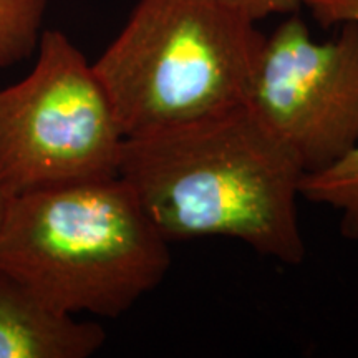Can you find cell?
Wrapping results in <instances>:
<instances>
[{
    "label": "cell",
    "mask_w": 358,
    "mask_h": 358,
    "mask_svg": "<svg viewBox=\"0 0 358 358\" xmlns=\"http://www.w3.org/2000/svg\"><path fill=\"white\" fill-rule=\"evenodd\" d=\"M124 136L93 64L60 30H43L37 62L0 90V194L118 176Z\"/></svg>",
    "instance_id": "cell-4"
},
{
    "label": "cell",
    "mask_w": 358,
    "mask_h": 358,
    "mask_svg": "<svg viewBox=\"0 0 358 358\" xmlns=\"http://www.w3.org/2000/svg\"><path fill=\"white\" fill-rule=\"evenodd\" d=\"M47 0H0V69L17 65L37 52Z\"/></svg>",
    "instance_id": "cell-8"
},
{
    "label": "cell",
    "mask_w": 358,
    "mask_h": 358,
    "mask_svg": "<svg viewBox=\"0 0 358 358\" xmlns=\"http://www.w3.org/2000/svg\"><path fill=\"white\" fill-rule=\"evenodd\" d=\"M169 266V243L120 176L7 201L0 271L58 312L120 317Z\"/></svg>",
    "instance_id": "cell-2"
},
{
    "label": "cell",
    "mask_w": 358,
    "mask_h": 358,
    "mask_svg": "<svg viewBox=\"0 0 358 358\" xmlns=\"http://www.w3.org/2000/svg\"><path fill=\"white\" fill-rule=\"evenodd\" d=\"M118 176L168 243L232 237L280 262L306 257L303 171L248 101L128 136Z\"/></svg>",
    "instance_id": "cell-1"
},
{
    "label": "cell",
    "mask_w": 358,
    "mask_h": 358,
    "mask_svg": "<svg viewBox=\"0 0 358 358\" xmlns=\"http://www.w3.org/2000/svg\"><path fill=\"white\" fill-rule=\"evenodd\" d=\"M105 340L95 322L55 310L0 271V358H88Z\"/></svg>",
    "instance_id": "cell-6"
},
{
    "label": "cell",
    "mask_w": 358,
    "mask_h": 358,
    "mask_svg": "<svg viewBox=\"0 0 358 358\" xmlns=\"http://www.w3.org/2000/svg\"><path fill=\"white\" fill-rule=\"evenodd\" d=\"M315 42L297 13L266 37L248 103L306 174L358 146V24Z\"/></svg>",
    "instance_id": "cell-5"
},
{
    "label": "cell",
    "mask_w": 358,
    "mask_h": 358,
    "mask_svg": "<svg viewBox=\"0 0 358 358\" xmlns=\"http://www.w3.org/2000/svg\"><path fill=\"white\" fill-rule=\"evenodd\" d=\"M303 7L322 27L358 24V0H303ZM301 196L337 209L342 214V234L347 239H358V146L324 171L306 174Z\"/></svg>",
    "instance_id": "cell-7"
},
{
    "label": "cell",
    "mask_w": 358,
    "mask_h": 358,
    "mask_svg": "<svg viewBox=\"0 0 358 358\" xmlns=\"http://www.w3.org/2000/svg\"><path fill=\"white\" fill-rule=\"evenodd\" d=\"M7 198L3 194H0V227L3 224V217H6V209H7Z\"/></svg>",
    "instance_id": "cell-10"
},
{
    "label": "cell",
    "mask_w": 358,
    "mask_h": 358,
    "mask_svg": "<svg viewBox=\"0 0 358 358\" xmlns=\"http://www.w3.org/2000/svg\"><path fill=\"white\" fill-rule=\"evenodd\" d=\"M236 8L250 20L259 22L271 15H290L299 13L303 7V0H221Z\"/></svg>",
    "instance_id": "cell-9"
},
{
    "label": "cell",
    "mask_w": 358,
    "mask_h": 358,
    "mask_svg": "<svg viewBox=\"0 0 358 358\" xmlns=\"http://www.w3.org/2000/svg\"><path fill=\"white\" fill-rule=\"evenodd\" d=\"M221 0H140L93 64L124 136L245 103L266 35Z\"/></svg>",
    "instance_id": "cell-3"
}]
</instances>
